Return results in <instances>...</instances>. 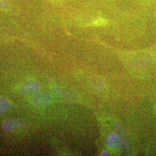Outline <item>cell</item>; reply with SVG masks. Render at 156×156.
Masks as SVG:
<instances>
[{
	"label": "cell",
	"instance_id": "7",
	"mask_svg": "<svg viewBox=\"0 0 156 156\" xmlns=\"http://www.w3.org/2000/svg\"><path fill=\"white\" fill-rule=\"evenodd\" d=\"M107 23V20L104 18H98L96 20H95L92 23L91 25L94 26H104Z\"/></svg>",
	"mask_w": 156,
	"mask_h": 156
},
{
	"label": "cell",
	"instance_id": "3",
	"mask_svg": "<svg viewBox=\"0 0 156 156\" xmlns=\"http://www.w3.org/2000/svg\"><path fill=\"white\" fill-rule=\"evenodd\" d=\"M24 123L22 120L17 118H11L5 120L2 123V128L6 132H13L22 128Z\"/></svg>",
	"mask_w": 156,
	"mask_h": 156
},
{
	"label": "cell",
	"instance_id": "6",
	"mask_svg": "<svg viewBox=\"0 0 156 156\" xmlns=\"http://www.w3.org/2000/svg\"><path fill=\"white\" fill-rule=\"evenodd\" d=\"M10 9L11 7L8 0H0V10L7 12Z\"/></svg>",
	"mask_w": 156,
	"mask_h": 156
},
{
	"label": "cell",
	"instance_id": "8",
	"mask_svg": "<svg viewBox=\"0 0 156 156\" xmlns=\"http://www.w3.org/2000/svg\"><path fill=\"white\" fill-rule=\"evenodd\" d=\"M48 1H49L51 3H53V4H60L64 0H48Z\"/></svg>",
	"mask_w": 156,
	"mask_h": 156
},
{
	"label": "cell",
	"instance_id": "9",
	"mask_svg": "<svg viewBox=\"0 0 156 156\" xmlns=\"http://www.w3.org/2000/svg\"><path fill=\"white\" fill-rule=\"evenodd\" d=\"M101 156H106V155H109V154H108V152L104 151V152H102V153H101Z\"/></svg>",
	"mask_w": 156,
	"mask_h": 156
},
{
	"label": "cell",
	"instance_id": "2",
	"mask_svg": "<svg viewBox=\"0 0 156 156\" xmlns=\"http://www.w3.org/2000/svg\"><path fill=\"white\" fill-rule=\"evenodd\" d=\"M41 89V84L37 80H29L22 84L19 89L20 94L28 95L37 93Z\"/></svg>",
	"mask_w": 156,
	"mask_h": 156
},
{
	"label": "cell",
	"instance_id": "1",
	"mask_svg": "<svg viewBox=\"0 0 156 156\" xmlns=\"http://www.w3.org/2000/svg\"><path fill=\"white\" fill-rule=\"evenodd\" d=\"M52 100V95L49 92L42 91L34 95L31 102L35 106H44L50 104Z\"/></svg>",
	"mask_w": 156,
	"mask_h": 156
},
{
	"label": "cell",
	"instance_id": "5",
	"mask_svg": "<svg viewBox=\"0 0 156 156\" xmlns=\"http://www.w3.org/2000/svg\"><path fill=\"white\" fill-rule=\"evenodd\" d=\"M10 101L5 98L0 97V115L5 113L11 107Z\"/></svg>",
	"mask_w": 156,
	"mask_h": 156
},
{
	"label": "cell",
	"instance_id": "4",
	"mask_svg": "<svg viewBox=\"0 0 156 156\" xmlns=\"http://www.w3.org/2000/svg\"><path fill=\"white\" fill-rule=\"evenodd\" d=\"M106 145L113 149H118L121 147L122 140L115 133H112L109 135L106 140Z\"/></svg>",
	"mask_w": 156,
	"mask_h": 156
}]
</instances>
